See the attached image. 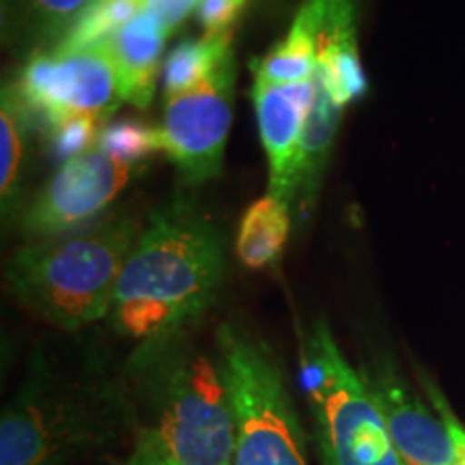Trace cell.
Here are the masks:
<instances>
[{"label":"cell","mask_w":465,"mask_h":465,"mask_svg":"<svg viewBox=\"0 0 465 465\" xmlns=\"http://www.w3.org/2000/svg\"><path fill=\"white\" fill-rule=\"evenodd\" d=\"M226 272L224 237L190 203L149 216L116 282L114 330L143 345L183 334L216 300Z\"/></svg>","instance_id":"6da1fadb"},{"label":"cell","mask_w":465,"mask_h":465,"mask_svg":"<svg viewBox=\"0 0 465 465\" xmlns=\"http://www.w3.org/2000/svg\"><path fill=\"white\" fill-rule=\"evenodd\" d=\"M141 235L132 216L104 220L61 240L33 242L9 259V291L22 306L61 330H80L110 315L114 289Z\"/></svg>","instance_id":"7a4b0ae2"},{"label":"cell","mask_w":465,"mask_h":465,"mask_svg":"<svg viewBox=\"0 0 465 465\" xmlns=\"http://www.w3.org/2000/svg\"><path fill=\"white\" fill-rule=\"evenodd\" d=\"M147 392V427L183 465H232L235 411L220 358L183 334L143 345L136 358Z\"/></svg>","instance_id":"3957f363"},{"label":"cell","mask_w":465,"mask_h":465,"mask_svg":"<svg viewBox=\"0 0 465 465\" xmlns=\"http://www.w3.org/2000/svg\"><path fill=\"white\" fill-rule=\"evenodd\" d=\"M216 353L235 411L232 465H308L298 410L272 349L240 325L223 323Z\"/></svg>","instance_id":"277c9868"},{"label":"cell","mask_w":465,"mask_h":465,"mask_svg":"<svg viewBox=\"0 0 465 465\" xmlns=\"http://www.w3.org/2000/svg\"><path fill=\"white\" fill-rule=\"evenodd\" d=\"M302 381L322 465H401L369 383L342 356L325 322L306 341Z\"/></svg>","instance_id":"5b68a950"},{"label":"cell","mask_w":465,"mask_h":465,"mask_svg":"<svg viewBox=\"0 0 465 465\" xmlns=\"http://www.w3.org/2000/svg\"><path fill=\"white\" fill-rule=\"evenodd\" d=\"M28 114L48 127L78 114L108 116L119 106L114 63L106 44L80 50L37 52L11 84Z\"/></svg>","instance_id":"8992f818"},{"label":"cell","mask_w":465,"mask_h":465,"mask_svg":"<svg viewBox=\"0 0 465 465\" xmlns=\"http://www.w3.org/2000/svg\"><path fill=\"white\" fill-rule=\"evenodd\" d=\"M235 58L194 89L166 97L164 153L190 183L216 179L223 173L224 149L232 124Z\"/></svg>","instance_id":"52a82bcc"},{"label":"cell","mask_w":465,"mask_h":465,"mask_svg":"<svg viewBox=\"0 0 465 465\" xmlns=\"http://www.w3.org/2000/svg\"><path fill=\"white\" fill-rule=\"evenodd\" d=\"M144 164L113 158L100 149L67 160L28 205L22 229L35 242L54 240L100 216Z\"/></svg>","instance_id":"ba28073f"},{"label":"cell","mask_w":465,"mask_h":465,"mask_svg":"<svg viewBox=\"0 0 465 465\" xmlns=\"http://www.w3.org/2000/svg\"><path fill=\"white\" fill-rule=\"evenodd\" d=\"M104 424L67 401L22 394L0 420V465H63L97 449Z\"/></svg>","instance_id":"9c48e42d"},{"label":"cell","mask_w":465,"mask_h":465,"mask_svg":"<svg viewBox=\"0 0 465 465\" xmlns=\"http://www.w3.org/2000/svg\"><path fill=\"white\" fill-rule=\"evenodd\" d=\"M362 375L380 405L401 465H459L446 422L407 391L391 364L381 362Z\"/></svg>","instance_id":"30bf717a"},{"label":"cell","mask_w":465,"mask_h":465,"mask_svg":"<svg viewBox=\"0 0 465 465\" xmlns=\"http://www.w3.org/2000/svg\"><path fill=\"white\" fill-rule=\"evenodd\" d=\"M315 91V75L295 84H265L254 80L252 100L259 136L270 162V194L289 205L293 203L295 164Z\"/></svg>","instance_id":"8fae6325"},{"label":"cell","mask_w":465,"mask_h":465,"mask_svg":"<svg viewBox=\"0 0 465 465\" xmlns=\"http://www.w3.org/2000/svg\"><path fill=\"white\" fill-rule=\"evenodd\" d=\"M166 37L168 33L160 26V22L143 11L130 25L119 28L104 42L114 63L121 102L147 108L153 100Z\"/></svg>","instance_id":"7c38bea8"},{"label":"cell","mask_w":465,"mask_h":465,"mask_svg":"<svg viewBox=\"0 0 465 465\" xmlns=\"http://www.w3.org/2000/svg\"><path fill=\"white\" fill-rule=\"evenodd\" d=\"M315 102H312L311 114H308L304 134H302L298 164L293 174V203L291 209L298 213H306L315 205V199L322 188V177L330 158H332L334 141L339 136L342 119V106L334 102L330 91L317 78Z\"/></svg>","instance_id":"4fadbf2b"},{"label":"cell","mask_w":465,"mask_h":465,"mask_svg":"<svg viewBox=\"0 0 465 465\" xmlns=\"http://www.w3.org/2000/svg\"><path fill=\"white\" fill-rule=\"evenodd\" d=\"M325 0H304L287 37L257 65V83L295 84L315 75Z\"/></svg>","instance_id":"5bb4252c"},{"label":"cell","mask_w":465,"mask_h":465,"mask_svg":"<svg viewBox=\"0 0 465 465\" xmlns=\"http://www.w3.org/2000/svg\"><path fill=\"white\" fill-rule=\"evenodd\" d=\"M291 231V205L267 192L240 220L235 254L248 270H265L281 261Z\"/></svg>","instance_id":"9a60e30c"},{"label":"cell","mask_w":465,"mask_h":465,"mask_svg":"<svg viewBox=\"0 0 465 465\" xmlns=\"http://www.w3.org/2000/svg\"><path fill=\"white\" fill-rule=\"evenodd\" d=\"M232 56V35H205L201 39H185L171 50L164 61L166 97L179 95L205 83L226 65Z\"/></svg>","instance_id":"2e32d148"},{"label":"cell","mask_w":465,"mask_h":465,"mask_svg":"<svg viewBox=\"0 0 465 465\" xmlns=\"http://www.w3.org/2000/svg\"><path fill=\"white\" fill-rule=\"evenodd\" d=\"M26 114L14 86L5 84L3 108H0V194H3L5 218L14 212L17 192H20Z\"/></svg>","instance_id":"e0dca14e"},{"label":"cell","mask_w":465,"mask_h":465,"mask_svg":"<svg viewBox=\"0 0 465 465\" xmlns=\"http://www.w3.org/2000/svg\"><path fill=\"white\" fill-rule=\"evenodd\" d=\"M147 0H91L74 17L56 50H80L104 44L144 11Z\"/></svg>","instance_id":"ac0fdd59"},{"label":"cell","mask_w":465,"mask_h":465,"mask_svg":"<svg viewBox=\"0 0 465 465\" xmlns=\"http://www.w3.org/2000/svg\"><path fill=\"white\" fill-rule=\"evenodd\" d=\"M95 149L132 164H144L151 155L164 151V136L141 119H116L102 127Z\"/></svg>","instance_id":"d6986e66"},{"label":"cell","mask_w":465,"mask_h":465,"mask_svg":"<svg viewBox=\"0 0 465 465\" xmlns=\"http://www.w3.org/2000/svg\"><path fill=\"white\" fill-rule=\"evenodd\" d=\"M102 132V119L93 114H78L63 119L61 124L50 127L52 138V151L56 158L72 160L78 155L89 153L97 147Z\"/></svg>","instance_id":"ffe728a7"},{"label":"cell","mask_w":465,"mask_h":465,"mask_svg":"<svg viewBox=\"0 0 465 465\" xmlns=\"http://www.w3.org/2000/svg\"><path fill=\"white\" fill-rule=\"evenodd\" d=\"M246 3L248 0H199L196 20L201 22L205 35L231 33V26L246 9Z\"/></svg>","instance_id":"44dd1931"},{"label":"cell","mask_w":465,"mask_h":465,"mask_svg":"<svg viewBox=\"0 0 465 465\" xmlns=\"http://www.w3.org/2000/svg\"><path fill=\"white\" fill-rule=\"evenodd\" d=\"M125 465H183L173 457V452L166 449V444L158 438V433L151 431L149 427H143L134 441L132 455Z\"/></svg>","instance_id":"7402d4cb"},{"label":"cell","mask_w":465,"mask_h":465,"mask_svg":"<svg viewBox=\"0 0 465 465\" xmlns=\"http://www.w3.org/2000/svg\"><path fill=\"white\" fill-rule=\"evenodd\" d=\"M199 0H147L144 11L160 22V26L171 35L188 20L192 11H196Z\"/></svg>","instance_id":"603a6c76"},{"label":"cell","mask_w":465,"mask_h":465,"mask_svg":"<svg viewBox=\"0 0 465 465\" xmlns=\"http://www.w3.org/2000/svg\"><path fill=\"white\" fill-rule=\"evenodd\" d=\"M427 392L433 401L435 411H438V414L441 416V420L446 422V427H449V431L452 435V441H455V446H457L459 465H465V427L461 422H459V418L452 414L450 405L446 403L444 397H441L440 391L433 386V383H427Z\"/></svg>","instance_id":"cb8c5ba5"},{"label":"cell","mask_w":465,"mask_h":465,"mask_svg":"<svg viewBox=\"0 0 465 465\" xmlns=\"http://www.w3.org/2000/svg\"><path fill=\"white\" fill-rule=\"evenodd\" d=\"M26 7L42 20H61L67 15H78L91 0H25Z\"/></svg>","instance_id":"d4e9b609"}]
</instances>
